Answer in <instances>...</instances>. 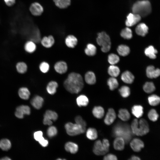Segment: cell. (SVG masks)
I'll return each instance as SVG.
<instances>
[{
	"mask_svg": "<svg viewBox=\"0 0 160 160\" xmlns=\"http://www.w3.org/2000/svg\"><path fill=\"white\" fill-rule=\"evenodd\" d=\"M63 84L65 89L68 92L71 93L77 94L83 88L84 80L81 74L73 72L68 75Z\"/></svg>",
	"mask_w": 160,
	"mask_h": 160,
	"instance_id": "1",
	"label": "cell"
},
{
	"mask_svg": "<svg viewBox=\"0 0 160 160\" xmlns=\"http://www.w3.org/2000/svg\"><path fill=\"white\" fill-rule=\"evenodd\" d=\"M130 128L127 124L118 123L113 128V135L115 137L122 138L125 143H128L133 134Z\"/></svg>",
	"mask_w": 160,
	"mask_h": 160,
	"instance_id": "2",
	"label": "cell"
},
{
	"mask_svg": "<svg viewBox=\"0 0 160 160\" xmlns=\"http://www.w3.org/2000/svg\"><path fill=\"white\" fill-rule=\"evenodd\" d=\"M131 129L133 134L137 136L144 135L149 131V127L147 121L144 119H141L139 121L137 119L132 122Z\"/></svg>",
	"mask_w": 160,
	"mask_h": 160,
	"instance_id": "3",
	"label": "cell"
},
{
	"mask_svg": "<svg viewBox=\"0 0 160 160\" xmlns=\"http://www.w3.org/2000/svg\"><path fill=\"white\" fill-rule=\"evenodd\" d=\"M132 10L133 13L137 14L141 17H145L151 12V4L148 0L138 1L133 4Z\"/></svg>",
	"mask_w": 160,
	"mask_h": 160,
	"instance_id": "4",
	"label": "cell"
},
{
	"mask_svg": "<svg viewBox=\"0 0 160 160\" xmlns=\"http://www.w3.org/2000/svg\"><path fill=\"white\" fill-rule=\"evenodd\" d=\"M97 44L101 46V50L104 52L109 51L111 47V42L109 36L105 32H102L97 34L96 39Z\"/></svg>",
	"mask_w": 160,
	"mask_h": 160,
	"instance_id": "5",
	"label": "cell"
},
{
	"mask_svg": "<svg viewBox=\"0 0 160 160\" xmlns=\"http://www.w3.org/2000/svg\"><path fill=\"white\" fill-rule=\"evenodd\" d=\"M65 128L67 133L72 136L80 134L85 132L81 126L76 123H67L65 125Z\"/></svg>",
	"mask_w": 160,
	"mask_h": 160,
	"instance_id": "6",
	"label": "cell"
},
{
	"mask_svg": "<svg viewBox=\"0 0 160 160\" xmlns=\"http://www.w3.org/2000/svg\"><path fill=\"white\" fill-rule=\"evenodd\" d=\"M58 118V115L55 112L50 110L47 111L44 115L43 122L44 124L51 125L52 124V120L55 121Z\"/></svg>",
	"mask_w": 160,
	"mask_h": 160,
	"instance_id": "7",
	"label": "cell"
},
{
	"mask_svg": "<svg viewBox=\"0 0 160 160\" xmlns=\"http://www.w3.org/2000/svg\"><path fill=\"white\" fill-rule=\"evenodd\" d=\"M141 19L139 15L133 13H129L127 16L125 24L127 27H131L138 23Z\"/></svg>",
	"mask_w": 160,
	"mask_h": 160,
	"instance_id": "8",
	"label": "cell"
},
{
	"mask_svg": "<svg viewBox=\"0 0 160 160\" xmlns=\"http://www.w3.org/2000/svg\"><path fill=\"white\" fill-rule=\"evenodd\" d=\"M29 10L32 14L35 16L41 15L44 11L42 6L37 2L32 3L30 6Z\"/></svg>",
	"mask_w": 160,
	"mask_h": 160,
	"instance_id": "9",
	"label": "cell"
},
{
	"mask_svg": "<svg viewBox=\"0 0 160 160\" xmlns=\"http://www.w3.org/2000/svg\"><path fill=\"white\" fill-rule=\"evenodd\" d=\"M30 113V109L28 106L22 105L17 108L15 114L18 118L22 119L24 114L29 115Z\"/></svg>",
	"mask_w": 160,
	"mask_h": 160,
	"instance_id": "10",
	"label": "cell"
},
{
	"mask_svg": "<svg viewBox=\"0 0 160 160\" xmlns=\"http://www.w3.org/2000/svg\"><path fill=\"white\" fill-rule=\"evenodd\" d=\"M54 68L57 73L60 74H63L67 72L68 70V65L65 62L60 61L55 64Z\"/></svg>",
	"mask_w": 160,
	"mask_h": 160,
	"instance_id": "11",
	"label": "cell"
},
{
	"mask_svg": "<svg viewBox=\"0 0 160 160\" xmlns=\"http://www.w3.org/2000/svg\"><path fill=\"white\" fill-rule=\"evenodd\" d=\"M93 151L95 154L97 155H103L108 152L104 148L102 142L99 140L95 142Z\"/></svg>",
	"mask_w": 160,
	"mask_h": 160,
	"instance_id": "12",
	"label": "cell"
},
{
	"mask_svg": "<svg viewBox=\"0 0 160 160\" xmlns=\"http://www.w3.org/2000/svg\"><path fill=\"white\" fill-rule=\"evenodd\" d=\"M146 73L148 78L150 79L155 78L159 76L160 70L159 68L155 69L152 65H150L147 67Z\"/></svg>",
	"mask_w": 160,
	"mask_h": 160,
	"instance_id": "13",
	"label": "cell"
},
{
	"mask_svg": "<svg viewBox=\"0 0 160 160\" xmlns=\"http://www.w3.org/2000/svg\"><path fill=\"white\" fill-rule=\"evenodd\" d=\"M132 149L135 152H139L144 147L143 142L138 138L133 139L130 143Z\"/></svg>",
	"mask_w": 160,
	"mask_h": 160,
	"instance_id": "14",
	"label": "cell"
},
{
	"mask_svg": "<svg viewBox=\"0 0 160 160\" xmlns=\"http://www.w3.org/2000/svg\"><path fill=\"white\" fill-rule=\"evenodd\" d=\"M55 39L52 35L45 36L41 39L40 42L41 45L46 48L51 47L55 43Z\"/></svg>",
	"mask_w": 160,
	"mask_h": 160,
	"instance_id": "15",
	"label": "cell"
},
{
	"mask_svg": "<svg viewBox=\"0 0 160 160\" xmlns=\"http://www.w3.org/2000/svg\"><path fill=\"white\" fill-rule=\"evenodd\" d=\"M116 116L114 110L112 108L109 109L104 119L105 123L107 125L111 124L114 121Z\"/></svg>",
	"mask_w": 160,
	"mask_h": 160,
	"instance_id": "16",
	"label": "cell"
},
{
	"mask_svg": "<svg viewBox=\"0 0 160 160\" xmlns=\"http://www.w3.org/2000/svg\"><path fill=\"white\" fill-rule=\"evenodd\" d=\"M78 42L77 38L74 35H70L68 36L65 40L66 45L69 48H73L76 45Z\"/></svg>",
	"mask_w": 160,
	"mask_h": 160,
	"instance_id": "17",
	"label": "cell"
},
{
	"mask_svg": "<svg viewBox=\"0 0 160 160\" xmlns=\"http://www.w3.org/2000/svg\"><path fill=\"white\" fill-rule=\"evenodd\" d=\"M148 28L146 25L144 23L139 24L135 28V32L138 35L145 36L148 33Z\"/></svg>",
	"mask_w": 160,
	"mask_h": 160,
	"instance_id": "18",
	"label": "cell"
},
{
	"mask_svg": "<svg viewBox=\"0 0 160 160\" xmlns=\"http://www.w3.org/2000/svg\"><path fill=\"white\" fill-rule=\"evenodd\" d=\"M24 48L25 51L29 54L35 52L36 49V43L31 40L27 41L25 44Z\"/></svg>",
	"mask_w": 160,
	"mask_h": 160,
	"instance_id": "19",
	"label": "cell"
},
{
	"mask_svg": "<svg viewBox=\"0 0 160 160\" xmlns=\"http://www.w3.org/2000/svg\"><path fill=\"white\" fill-rule=\"evenodd\" d=\"M121 78L122 81L125 83L130 84L133 82L134 76L130 71H126L122 73Z\"/></svg>",
	"mask_w": 160,
	"mask_h": 160,
	"instance_id": "20",
	"label": "cell"
},
{
	"mask_svg": "<svg viewBox=\"0 0 160 160\" xmlns=\"http://www.w3.org/2000/svg\"><path fill=\"white\" fill-rule=\"evenodd\" d=\"M86 82L90 85L94 84L96 82V78L94 73L92 71L87 72L84 75Z\"/></svg>",
	"mask_w": 160,
	"mask_h": 160,
	"instance_id": "21",
	"label": "cell"
},
{
	"mask_svg": "<svg viewBox=\"0 0 160 160\" xmlns=\"http://www.w3.org/2000/svg\"><path fill=\"white\" fill-rule=\"evenodd\" d=\"M116 137L113 142V147L114 149L116 150H122L124 148L125 141L121 137Z\"/></svg>",
	"mask_w": 160,
	"mask_h": 160,
	"instance_id": "22",
	"label": "cell"
},
{
	"mask_svg": "<svg viewBox=\"0 0 160 160\" xmlns=\"http://www.w3.org/2000/svg\"><path fill=\"white\" fill-rule=\"evenodd\" d=\"M43 102L44 100L42 97L36 96L32 99L31 103L35 108L39 109L42 107Z\"/></svg>",
	"mask_w": 160,
	"mask_h": 160,
	"instance_id": "23",
	"label": "cell"
},
{
	"mask_svg": "<svg viewBox=\"0 0 160 160\" xmlns=\"http://www.w3.org/2000/svg\"><path fill=\"white\" fill-rule=\"evenodd\" d=\"M146 55L151 59H154L156 57V54L157 53V50L152 46H150L145 50Z\"/></svg>",
	"mask_w": 160,
	"mask_h": 160,
	"instance_id": "24",
	"label": "cell"
},
{
	"mask_svg": "<svg viewBox=\"0 0 160 160\" xmlns=\"http://www.w3.org/2000/svg\"><path fill=\"white\" fill-rule=\"evenodd\" d=\"M15 67L17 72L21 74L25 73L27 71L28 68L26 63L23 61L17 62L16 64Z\"/></svg>",
	"mask_w": 160,
	"mask_h": 160,
	"instance_id": "25",
	"label": "cell"
},
{
	"mask_svg": "<svg viewBox=\"0 0 160 160\" xmlns=\"http://www.w3.org/2000/svg\"><path fill=\"white\" fill-rule=\"evenodd\" d=\"M58 86V84L56 81H51L47 85L46 87L47 91L49 94L53 95L56 93Z\"/></svg>",
	"mask_w": 160,
	"mask_h": 160,
	"instance_id": "26",
	"label": "cell"
},
{
	"mask_svg": "<svg viewBox=\"0 0 160 160\" xmlns=\"http://www.w3.org/2000/svg\"><path fill=\"white\" fill-rule=\"evenodd\" d=\"M97 49L95 46L91 43L88 44L84 49V52L88 56H93L96 53Z\"/></svg>",
	"mask_w": 160,
	"mask_h": 160,
	"instance_id": "27",
	"label": "cell"
},
{
	"mask_svg": "<svg viewBox=\"0 0 160 160\" xmlns=\"http://www.w3.org/2000/svg\"><path fill=\"white\" fill-rule=\"evenodd\" d=\"M65 148L67 151L72 153H75L77 152L78 149L77 145L72 142L67 143L65 145Z\"/></svg>",
	"mask_w": 160,
	"mask_h": 160,
	"instance_id": "28",
	"label": "cell"
},
{
	"mask_svg": "<svg viewBox=\"0 0 160 160\" xmlns=\"http://www.w3.org/2000/svg\"><path fill=\"white\" fill-rule=\"evenodd\" d=\"M132 112L135 116L139 118L142 116L143 114V108L140 105H135L132 108Z\"/></svg>",
	"mask_w": 160,
	"mask_h": 160,
	"instance_id": "29",
	"label": "cell"
},
{
	"mask_svg": "<svg viewBox=\"0 0 160 160\" xmlns=\"http://www.w3.org/2000/svg\"><path fill=\"white\" fill-rule=\"evenodd\" d=\"M55 5L60 9H65L71 4V0H53Z\"/></svg>",
	"mask_w": 160,
	"mask_h": 160,
	"instance_id": "30",
	"label": "cell"
},
{
	"mask_svg": "<svg viewBox=\"0 0 160 160\" xmlns=\"http://www.w3.org/2000/svg\"><path fill=\"white\" fill-rule=\"evenodd\" d=\"M92 113L95 117L97 119H101L104 114V111L101 106L95 107L93 109Z\"/></svg>",
	"mask_w": 160,
	"mask_h": 160,
	"instance_id": "31",
	"label": "cell"
},
{
	"mask_svg": "<svg viewBox=\"0 0 160 160\" xmlns=\"http://www.w3.org/2000/svg\"><path fill=\"white\" fill-rule=\"evenodd\" d=\"M117 51L120 55L125 56L128 55L129 53L130 49L129 47L126 45H121L118 46Z\"/></svg>",
	"mask_w": 160,
	"mask_h": 160,
	"instance_id": "32",
	"label": "cell"
},
{
	"mask_svg": "<svg viewBox=\"0 0 160 160\" xmlns=\"http://www.w3.org/2000/svg\"><path fill=\"white\" fill-rule=\"evenodd\" d=\"M76 101L77 105L79 107L86 106L89 103L88 98L84 95H81L78 97Z\"/></svg>",
	"mask_w": 160,
	"mask_h": 160,
	"instance_id": "33",
	"label": "cell"
},
{
	"mask_svg": "<svg viewBox=\"0 0 160 160\" xmlns=\"http://www.w3.org/2000/svg\"><path fill=\"white\" fill-rule=\"evenodd\" d=\"M108 74L112 77H115L119 75L120 71L118 67L114 65H111L108 68Z\"/></svg>",
	"mask_w": 160,
	"mask_h": 160,
	"instance_id": "34",
	"label": "cell"
},
{
	"mask_svg": "<svg viewBox=\"0 0 160 160\" xmlns=\"http://www.w3.org/2000/svg\"><path fill=\"white\" fill-rule=\"evenodd\" d=\"M119 118L122 120L127 121L130 118V114L128 111L125 109H121L119 110L118 115Z\"/></svg>",
	"mask_w": 160,
	"mask_h": 160,
	"instance_id": "35",
	"label": "cell"
},
{
	"mask_svg": "<svg viewBox=\"0 0 160 160\" xmlns=\"http://www.w3.org/2000/svg\"><path fill=\"white\" fill-rule=\"evenodd\" d=\"M18 94L21 98L24 100H27L29 97L30 92L27 88L23 87L19 89Z\"/></svg>",
	"mask_w": 160,
	"mask_h": 160,
	"instance_id": "36",
	"label": "cell"
},
{
	"mask_svg": "<svg viewBox=\"0 0 160 160\" xmlns=\"http://www.w3.org/2000/svg\"><path fill=\"white\" fill-rule=\"evenodd\" d=\"M86 136L90 140L96 139L97 137L96 130L94 128H89L87 131Z\"/></svg>",
	"mask_w": 160,
	"mask_h": 160,
	"instance_id": "37",
	"label": "cell"
},
{
	"mask_svg": "<svg viewBox=\"0 0 160 160\" xmlns=\"http://www.w3.org/2000/svg\"><path fill=\"white\" fill-rule=\"evenodd\" d=\"M149 104L152 106H156L160 103L159 97L156 95H152L149 96L148 98Z\"/></svg>",
	"mask_w": 160,
	"mask_h": 160,
	"instance_id": "38",
	"label": "cell"
},
{
	"mask_svg": "<svg viewBox=\"0 0 160 160\" xmlns=\"http://www.w3.org/2000/svg\"><path fill=\"white\" fill-rule=\"evenodd\" d=\"M107 84L109 89L113 90L117 87L119 84L117 80L115 78L111 77L109 78L108 80Z\"/></svg>",
	"mask_w": 160,
	"mask_h": 160,
	"instance_id": "39",
	"label": "cell"
},
{
	"mask_svg": "<svg viewBox=\"0 0 160 160\" xmlns=\"http://www.w3.org/2000/svg\"><path fill=\"white\" fill-rule=\"evenodd\" d=\"M120 34L123 38L127 39H131L132 36V30L128 27L123 29L121 32Z\"/></svg>",
	"mask_w": 160,
	"mask_h": 160,
	"instance_id": "40",
	"label": "cell"
},
{
	"mask_svg": "<svg viewBox=\"0 0 160 160\" xmlns=\"http://www.w3.org/2000/svg\"><path fill=\"white\" fill-rule=\"evenodd\" d=\"M143 89L145 92L149 93L153 92L155 90V87L153 82H147L144 84Z\"/></svg>",
	"mask_w": 160,
	"mask_h": 160,
	"instance_id": "41",
	"label": "cell"
},
{
	"mask_svg": "<svg viewBox=\"0 0 160 160\" xmlns=\"http://www.w3.org/2000/svg\"><path fill=\"white\" fill-rule=\"evenodd\" d=\"M11 147V142L9 140L5 139L0 141V148L2 150L7 151L10 149Z\"/></svg>",
	"mask_w": 160,
	"mask_h": 160,
	"instance_id": "42",
	"label": "cell"
},
{
	"mask_svg": "<svg viewBox=\"0 0 160 160\" xmlns=\"http://www.w3.org/2000/svg\"><path fill=\"white\" fill-rule=\"evenodd\" d=\"M119 91L121 95L124 97H128L130 93L129 87L125 86L121 87L119 89Z\"/></svg>",
	"mask_w": 160,
	"mask_h": 160,
	"instance_id": "43",
	"label": "cell"
},
{
	"mask_svg": "<svg viewBox=\"0 0 160 160\" xmlns=\"http://www.w3.org/2000/svg\"><path fill=\"white\" fill-rule=\"evenodd\" d=\"M108 60L110 64L111 65H114L119 62V58L116 55L112 53L108 55Z\"/></svg>",
	"mask_w": 160,
	"mask_h": 160,
	"instance_id": "44",
	"label": "cell"
},
{
	"mask_svg": "<svg viewBox=\"0 0 160 160\" xmlns=\"http://www.w3.org/2000/svg\"><path fill=\"white\" fill-rule=\"evenodd\" d=\"M148 116L151 121H155L157 120L159 115L155 109H152L149 112Z\"/></svg>",
	"mask_w": 160,
	"mask_h": 160,
	"instance_id": "45",
	"label": "cell"
},
{
	"mask_svg": "<svg viewBox=\"0 0 160 160\" xmlns=\"http://www.w3.org/2000/svg\"><path fill=\"white\" fill-rule=\"evenodd\" d=\"M40 71L43 73L47 72L49 69V65L48 63L45 61L41 62L39 65Z\"/></svg>",
	"mask_w": 160,
	"mask_h": 160,
	"instance_id": "46",
	"label": "cell"
},
{
	"mask_svg": "<svg viewBox=\"0 0 160 160\" xmlns=\"http://www.w3.org/2000/svg\"><path fill=\"white\" fill-rule=\"evenodd\" d=\"M75 120L76 123L81 126L83 129L85 131L87 124L82 117L79 116H77L75 117Z\"/></svg>",
	"mask_w": 160,
	"mask_h": 160,
	"instance_id": "47",
	"label": "cell"
},
{
	"mask_svg": "<svg viewBox=\"0 0 160 160\" xmlns=\"http://www.w3.org/2000/svg\"><path fill=\"white\" fill-rule=\"evenodd\" d=\"M57 130L56 128L54 126H51L49 127L47 131L48 136L50 137L55 136L57 133Z\"/></svg>",
	"mask_w": 160,
	"mask_h": 160,
	"instance_id": "48",
	"label": "cell"
},
{
	"mask_svg": "<svg viewBox=\"0 0 160 160\" xmlns=\"http://www.w3.org/2000/svg\"><path fill=\"white\" fill-rule=\"evenodd\" d=\"M34 137L36 140L39 142L44 138L42 132L41 131L35 132L34 134Z\"/></svg>",
	"mask_w": 160,
	"mask_h": 160,
	"instance_id": "49",
	"label": "cell"
},
{
	"mask_svg": "<svg viewBox=\"0 0 160 160\" xmlns=\"http://www.w3.org/2000/svg\"><path fill=\"white\" fill-rule=\"evenodd\" d=\"M103 160H118V159L115 155L110 153L105 156Z\"/></svg>",
	"mask_w": 160,
	"mask_h": 160,
	"instance_id": "50",
	"label": "cell"
},
{
	"mask_svg": "<svg viewBox=\"0 0 160 160\" xmlns=\"http://www.w3.org/2000/svg\"><path fill=\"white\" fill-rule=\"evenodd\" d=\"M103 147L108 152L109 151L110 144L108 140L106 139H104L102 142Z\"/></svg>",
	"mask_w": 160,
	"mask_h": 160,
	"instance_id": "51",
	"label": "cell"
},
{
	"mask_svg": "<svg viewBox=\"0 0 160 160\" xmlns=\"http://www.w3.org/2000/svg\"><path fill=\"white\" fill-rule=\"evenodd\" d=\"M39 143L43 147L47 146L48 144V141L44 137L39 141Z\"/></svg>",
	"mask_w": 160,
	"mask_h": 160,
	"instance_id": "52",
	"label": "cell"
},
{
	"mask_svg": "<svg viewBox=\"0 0 160 160\" xmlns=\"http://www.w3.org/2000/svg\"><path fill=\"white\" fill-rule=\"evenodd\" d=\"M6 4L8 6L13 5L15 2V0H4Z\"/></svg>",
	"mask_w": 160,
	"mask_h": 160,
	"instance_id": "53",
	"label": "cell"
},
{
	"mask_svg": "<svg viewBox=\"0 0 160 160\" xmlns=\"http://www.w3.org/2000/svg\"><path fill=\"white\" fill-rule=\"evenodd\" d=\"M128 160H141L138 156H132Z\"/></svg>",
	"mask_w": 160,
	"mask_h": 160,
	"instance_id": "54",
	"label": "cell"
},
{
	"mask_svg": "<svg viewBox=\"0 0 160 160\" xmlns=\"http://www.w3.org/2000/svg\"><path fill=\"white\" fill-rule=\"evenodd\" d=\"M0 160H11L8 157H3L0 159Z\"/></svg>",
	"mask_w": 160,
	"mask_h": 160,
	"instance_id": "55",
	"label": "cell"
},
{
	"mask_svg": "<svg viewBox=\"0 0 160 160\" xmlns=\"http://www.w3.org/2000/svg\"><path fill=\"white\" fill-rule=\"evenodd\" d=\"M56 160H66L65 159H58Z\"/></svg>",
	"mask_w": 160,
	"mask_h": 160,
	"instance_id": "56",
	"label": "cell"
}]
</instances>
